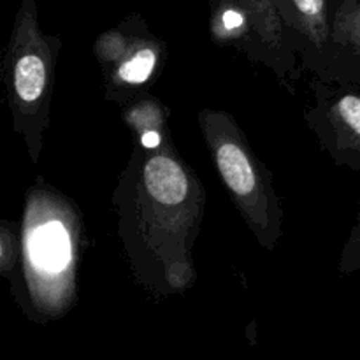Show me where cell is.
<instances>
[{
    "instance_id": "8",
    "label": "cell",
    "mask_w": 360,
    "mask_h": 360,
    "mask_svg": "<svg viewBox=\"0 0 360 360\" xmlns=\"http://www.w3.org/2000/svg\"><path fill=\"white\" fill-rule=\"evenodd\" d=\"M210 37L224 48L245 51L257 62L271 67V56L260 39L253 16L238 2H217L210 6Z\"/></svg>"
},
{
    "instance_id": "3",
    "label": "cell",
    "mask_w": 360,
    "mask_h": 360,
    "mask_svg": "<svg viewBox=\"0 0 360 360\" xmlns=\"http://www.w3.org/2000/svg\"><path fill=\"white\" fill-rule=\"evenodd\" d=\"M60 51L62 39L42 30L35 0H21L4 53L2 79L13 130L34 165L44 150Z\"/></svg>"
},
{
    "instance_id": "12",
    "label": "cell",
    "mask_w": 360,
    "mask_h": 360,
    "mask_svg": "<svg viewBox=\"0 0 360 360\" xmlns=\"http://www.w3.org/2000/svg\"><path fill=\"white\" fill-rule=\"evenodd\" d=\"M20 255V227L9 220H0V274L7 281H13L16 276Z\"/></svg>"
},
{
    "instance_id": "13",
    "label": "cell",
    "mask_w": 360,
    "mask_h": 360,
    "mask_svg": "<svg viewBox=\"0 0 360 360\" xmlns=\"http://www.w3.org/2000/svg\"><path fill=\"white\" fill-rule=\"evenodd\" d=\"M338 269H340L343 276L357 273L360 269V210L355 225L352 227L347 243H345L343 250H341L340 260H338Z\"/></svg>"
},
{
    "instance_id": "4",
    "label": "cell",
    "mask_w": 360,
    "mask_h": 360,
    "mask_svg": "<svg viewBox=\"0 0 360 360\" xmlns=\"http://www.w3.org/2000/svg\"><path fill=\"white\" fill-rule=\"evenodd\" d=\"M197 123L232 204L255 241L273 252L283 236V206L269 167L231 112L206 108L197 115Z\"/></svg>"
},
{
    "instance_id": "14",
    "label": "cell",
    "mask_w": 360,
    "mask_h": 360,
    "mask_svg": "<svg viewBox=\"0 0 360 360\" xmlns=\"http://www.w3.org/2000/svg\"><path fill=\"white\" fill-rule=\"evenodd\" d=\"M336 79H345V81H350V83L357 84V86L360 88V65L355 67V69H352L350 72L345 74L343 77H336Z\"/></svg>"
},
{
    "instance_id": "6",
    "label": "cell",
    "mask_w": 360,
    "mask_h": 360,
    "mask_svg": "<svg viewBox=\"0 0 360 360\" xmlns=\"http://www.w3.org/2000/svg\"><path fill=\"white\" fill-rule=\"evenodd\" d=\"M315 102L304 120L334 164L360 171V88L316 74L311 81Z\"/></svg>"
},
{
    "instance_id": "9",
    "label": "cell",
    "mask_w": 360,
    "mask_h": 360,
    "mask_svg": "<svg viewBox=\"0 0 360 360\" xmlns=\"http://www.w3.org/2000/svg\"><path fill=\"white\" fill-rule=\"evenodd\" d=\"M217 2H238L245 6L253 16L260 39L271 56V69L278 77L287 79L295 74V53L290 41V32L287 30L274 0H207Z\"/></svg>"
},
{
    "instance_id": "1",
    "label": "cell",
    "mask_w": 360,
    "mask_h": 360,
    "mask_svg": "<svg viewBox=\"0 0 360 360\" xmlns=\"http://www.w3.org/2000/svg\"><path fill=\"white\" fill-rule=\"evenodd\" d=\"M116 231L137 285L158 297L195 285L193 246L206 211V188L174 143L134 144L112 190Z\"/></svg>"
},
{
    "instance_id": "10",
    "label": "cell",
    "mask_w": 360,
    "mask_h": 360,
    "mask_svg": "<svg viewBox=\"0 0 360 360\" xmlns=\"http://www.w3.org/2000/svg\"><path fill=\"white\" fill-rule=\"evenodd\" d=\"M122 120L132 132L134 144L137 146L160 148L174 143L171 134V109L150 91L122 104Z\"/></svg>"
},
{
    "instance_id": "7",
    "label": "cell",
    "mask_w": 360,
    "mask_h": 360,
    "mask_svg": "<svg viewBox=\"0 0 360 360\" xmlns=\"http://www.w3.org/2000/svg\"><path fill=\"white\" fill-rule=\"evenodd\" d=\"M283 23L290 34L297 35L299 51L309 65L323 62L327 65L333 35L330 0H274Z\"/></svg>"
},
{
    "instance_id": "5",
    "label": "cell",
    "mask_w": 360,
    "mask_h": 360,
    "mask_svg": "<svg viewBox=\"0 0 360 360\" xmlns=\"http://www.w3.org/2000/svg\"><path fill=\"white\" fill-rule=\"evenodd\" d=\"M94 55L105 101L122 105L157 83L169 53L167 44L151 34L146 20L132 13L95 39Z\"/></svg>"
},
{
    "instance_id": "11",
    "label": "cell",
    "mask_w": 360,
    "mask_h": 360,
    "mask_svg": "<svg viewBox=\"0 0 360 360\" xmlns=\"http://www.w3.org/2000/svg\"><path fill=\"white\" fill-rule=\"evenodd\" d=\"M338 56L350 62V70L360 65V0H336L334 4L330 53L320 76L330 72Z\"/></svg>"
},
{
    "instance_id": "2",
    "label": "cell",
    "mask_w": 360,
    "mask_h": 360,
    "mask_svg": "<svg viewBox=\"0 0 360 360\" xmlns=\"http://www.w3.org/2000/svg\"><path fill=\"white\" fill-rule=\"evenodd\" d=\"M21 255L13 294L39 319L65 315L77 297L86 225L79 206L44 178L25 192L20 220Z\"/></svg>"
}]
</instances>
